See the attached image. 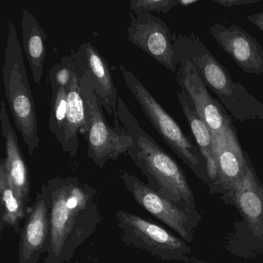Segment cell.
Listing matches in <instances>:
<instances>
[{"instance_id":"17","label":"cell","mask_w":263,"mask_h":263,"mask_svg":"<svg viewBox=\"0 0 263 263\" xmlns=\"http://www.w3.org/2000/svg\"><path fill=\"white\" fill-rule=\"evenodd\" d=\"M0 123L5 143L6 165L10 183L25 205H28L30 194V175L27 162L21 151L14 128L12 126L7 104L2 100L0 105Z\"/></svg>"},{"instance_id":"8","label":"cell","mask_w":263,"mask_h":263,"mask_svg":"<svg viewBox=\"0 0 263 263\" xmlns=\"http://www.w3.org/2000/svg\"><path fill=\"white\" fill-rule=\"evenodd\" d=\"M117 221L125 245L138 248L163 261L189 263L196 259L189 243L162 226L132 212L119 210Z\"/></svg>"},{"instance_id":"26","label":"cell","mask_w":263,"mask_h":263,"mask_svg":"<svg viewBox=\"0 0 263 263\" xmlns=\"http://www.w3.org/2000/svg\"><path fill=\"white\" fill-rule=\"evenodd\" d=\"M198 2H199L198 0H178V6L189 7V6L198 4Z\"/></svg>"},{"instance_id":"11","label":"cell","mask_w":263,"mask_h":263,"mask_svg":"<svg viewBox=\"0 0 263 263\" xmlns=\"http://www.w3.org/2000/svg\"><path fill=\"white\" fill-rule=\"evenodd\" d=\"M127 40L169 71L176 73L172 33L167 24L152 13H130Z\"/></svg>"},{"instance_id":"16","label":"cell","mask_w":263,"mask_h":263,"mask_svg":"<svg viewBox=\"0 0 263 263\" xmlns=\"http://www.w3.org/2000/svg\"><path fill=\"white\" fill-rule=\"evenodd\" d=\"M74 56L76 72L67 88L68 101L67 119L61 133L56 138L62 150L68 154L70 158H74L78 155L79 149L78 135L86 137L88 130L85 103L80 88V81L84 70L75 51Z\"/></svg>"},{"instance_id":"5","label":"cell","mask_w":263,"mask_h":263,"mask_svg":"<svg viewBox=\"0 0 263 263\" xmlns=\"http://www.w3.org/2000/svg\"><path fill=\"white\" fill-rule=\"evenodd\" d=\"M3 83L13 116L30 155L39 148V124L29 83L22 48L14 22H7V37L2 67Z\"/></svg>"},{"instance_id":"19","label":"cell","mask_w":263,"mask_h":263,"mask_svg":"<svg viewBox=\"0 0 263 263\" xmlns=\"http://www.w3.org/2000/svg\"><path fill=\"white\" fill-rule=\"evenodd\" d=\"M181 110L189 123L192 135L196 141L199 149L207 164L209 175V185L216 181L218 177V165L215 157L214 136L207 124L198 115L191 98L184 90H179L177 93Z\"/></svg>"},{"instance_id":"10","label":"cell","mask_w":263,"mask_h":263,"mask_svg":"<svg viewBox=\"0 0 263 263\" xmlns=\"http://www.w3.org/2000/svg\"><path fill=\"white\" fill-rule=\"evenodd\" d=\"M178 64L177 83L192 100L198 115L210 129L214 140L222 135L238 138L232 117L218 100L212 98L194 66L189 61H178Z\"/></svg>"},{"instance_id":"1","label":"cell","mask_w":263,"mask_h":263,"mask_svg":"<svg viewBox=\"0 0 263 263\" xmlns=\"http://www.w3.org/2000/svg\"><path fill=\"white\" fill-rule=\"evenodd\" d=\"M51 195L50 248L44 263H67L102 220L98 192L74 176L47 181Z\"/></svg>"},{"instance_id":"24","label":"cell","mask_w":263,"mask_h":263,"mask_svg":"<svg viewBox=\"0 0 263 263\" xmlns=\"http://www.w3.org/2000/svg\"><path fill=\"white\" fill-rule=\"evenodd\" d=\"M213 2L221 7H233L257 4L260 2V0H214Z\"/></svg>"},{"instance_id":"12","label":"cell","mask_w":263,"mask_h":263,"mask_svg":"<svg viewBox=\"0 0 263 263\" xmlns=\"http://www.w3.org/2000/svg\"><path fill=\"white\" fill-rule=\"evenodd\" d=\"M51 195L47 183L43 184L36 199L27 210L25 224L21 229L18 263H37L50 248V212Z\"/></svg>"},{"instance_id":"23","label":"cell","mask_w":263,"mask_h":263,"mask_svg":"<svg viewBox=\"0 0 263 263\" xmlns=\"http://www.w3.org/2000/svg\"><path fill=\"white\" fill-rule=\"evenodd\" d=\"M178 6V0H132L130 12L134 13H167Z\"/></svg>"},{"instance_id":"2","label":"cell","mask_w":263,"mask_h":263,"mask_svg":"<svg viewBox=\"0 0 263 263\" xmlns=\"http://www.w3.org/2000/svg\"><path fill=\"white\" fill-rule=\"evenodd\" d=\"M118 117L133 139L127 155L147 178V186L182 210L198 212L195 195L181 166L140 125L120 96Z\"/></svg>"},{"instance_id":"25","label":"cell","mask_w":263,"mask_h":263,"mask_svg":"<svg viewBox=\"0 0 263 263\" xmlns=\"http://www.w3.org/2000/svg\"><path fill=\"white\" fill-rule=\"evenodd\" d=\"M247 21L252 23L255 27L259 29L260 31L263 33V12L248 15Z\"/></svg>"},{"instance_id":"20","label":"cell","mask_w":263,"mask_h":263,"mask_svg":"<svg viewBox=\"0 0 263 263\" xmlns=\"http://www.w3.org/2000/svg\"><path fill=\"white\" fill-rule=\"evenodd\" d=\"M0 232L2 234L6 227L11 228L16 232H21V221L25 219L28 208L10 183L5 158L0 160Z\"/></svg>"},{"instance_id":"6","label":"cell","mask_w":263,"mask_h":263,"mask_svg":"<svg viewBox=\"0 0 263 263\" xmlns=\"http://www.w3.org/2000/svg\"><path fill=\"white\" fill-rule=\"evenodd\" d=\"M126 85L158 135L202 183L209 185L207 164L192 138L166 111L142 82L124 66H119Z\"/></svg>"},{"instance_id":"3","label":"cell","mask_w":263,"mask_h":263,"mask_svg":"<svg viewBox=\"0 0 263 263\" xmlns=\"http://www.w3.org/2000/svg\"><path fill=\"white\" fill-rule=\"evenodd\" d=\"M175 58L189 61L206 87L217 97L231 117L240 123L263 120V104L239 82H235L227 68L209 51L195 33H172Z\"/></svg>"},{"instance_id":"21","label":"cell","mask_w":263,"mask_h":263,"mask_svg":"<svg viewBox=\"0 0 263 263\" xmlns=\"http://www.w3.org/2000/svg\"><path fill=\"white\" fill-rule=\"evenodd\" d=\"M50 104L49 129L57 138L61 133L67 119L68 106L67 88L60 87L58 90L52 91Z\"/></svg>"},{"instance_id":"15","label":"cell","mask_w":263,"mask_h":263,"mask_svg":"<svg viewBox=\"0 0 263 263\" xmlns=\"http://www.w3.org/2000/svg\"><path fill=\"white\" fill-rule=\"evenodd\" d=\"M84 73L95 86L100 103L109 115L113 116L115 127H121L118 117L119 95L106 58L90 42L81 44L76 51Z\"/></svg>"},{"instance_id":"9","label":"cell","mask_w":263,"mask_h":263,"mask_svg":"<svg viewBox=\"0 0 263 263\" xmlns=\"http://www.w3.org/2000/svg\"><path fill=\"white\" fill-rule=\"evenodd\" d=\"M121 179L141 208L168 226L186 242L189 244L193 241L194 234L202 218L198 211L187 212L182 210L128 172H123Z\"/></svg>"},{"instance_id":"13","label":"cell","mask_w":263,"mask_h":263,"mask_svg":"<svg viewBox=\"0 0 263 263\" xmlns=\"http://www.w3.org/2000/svg\"><path fill=\"white\" fill-rule=\"evenodd\" d=\"M210 33L217 44L248 74H263V48L255 37L232 24H212Z\"/></svg>"},{"instance_id":"14","label":"cell","mask_w":263,"mask_h":263,"mask_svg":"<svg viewBox=\"0 0 263 263\" xmlns=\"http://www.w3.org/2000/svg\"><path fill=\"white\" fill-rule=\"evenodd\" d=\"M218 165L216 181L209 186L211 195H224L244 178L250 157L241 148L238 138L222 135L214 140Z\"/></svg>"},{"instance_id":"7","label":"cell","mask_w":263,"mask_h":263,"mask_svg":"<svg viewBox=\"0 0 263 263\" xmlns=\"http://www.w3.org/2000/svg\"><path fill=\"white\" fill-rule=\"evenodd\" d=\"M80 88L87 114V155L98 167L103 168L109 161L127 155L133 146V139L122 125L121 127L109 125L95 86L84 71L80 81Z\"/></svg>"},{"instance_id":"27","label":"cell","mask_w":263,"mask_h":263,"mask_svg":"<svg viewBox=\"0 0 263 263\" xmlns=\"http://www.w3.org/2000/svg\"><path fill=\"white\" fill-rule=\"evenodd\" d=\"M189 263H209V262H208V261H200V260H198L196 258V259L194 260L193 261H191V262H189Z\"/></svg>"},{"instance_id":"4","label":"cell","mask_w":263,"mask_h":263,"mask_svg":"<svg viewBox=\"0 0 263 263\" xmlns=\"http://www.w3.org/2000/svg\"><path fill=\"white\" fill-rule=\"evenodd\" d=\"M220 198L234 206L241 217L226 238V250L243 259L263 257V184L251 160L244 178Z\"/></svg>"},{"instance_id":"18","label":"cell","mask_w":263,"mask_h":263,"mask_svg":"<svg viewBox=\"0 0 263 263\" xmlns=\"http://www.w3.org/2000/svg\"><path fill=\"white\" fill-rule=\"evenodd\" d=\"M21 33L24 52L31 70L33 81L40 85L44 76L48 36L34 15L27 9L23 10Z\"/></svg>"},{"instance_id":"22","label":"cell","mask_w":263,"mask_h":263,"mask_svg":"<svg viewBox=\"0 0 263 263\" xmlns=\"http://www.w3.org/2000/svg\"><path fill=\"white\" fill-rule=\"evenodd\" d=\"M76 72L74 51L70 55L63 57L58 64H55L49 72L48 81L52 91L60 87L67 88Z\"/></svg>"}]
</instances>
